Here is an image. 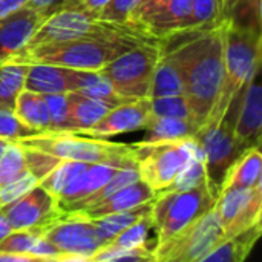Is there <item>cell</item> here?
Returning <instances> with one entry per match:
<instances>
[{"mask_svg": "<svg viewBox=\"0 0 262 262\" xmlns=\"http://www.w3.org/2000/svg\"><path fill=\"white\" fill-rule=\"evenodd\" d=\"M161 52L177 63L192 121L201 127L218 103L224 81V21L183 29L160 38Z\"/></svg>", "mask_w": 262, "mask_h": 262, "instance_id": "1", "label": "cell"}, {"mask_svg": "<svg viewBox=\"0 0 262 262\" xmlns=\"http://www.w3.org/2000/svg\"><path fill=\"white\" fill-rule=\"evenodd\" d=\"M140 35H109V37H86L58 43H45L21 49L14 58L23 63H48L72 69L100 71L109 61L124 54L130 48L143 41H155Z\"/></svg>", "mask_w": 262, "mask_h": 262, "instance_id": "2", "label": "cell"}, {"mask_svg": "<svg viewBox=\"0 0 262 262\" xmlns=\"http://www.w3.org/2000/svg\"><path fill=\"white\" fill-rule=\"evenodd\" d=\"M261 31L224 20V81L218 103L207 121L221 118L230 100L261 68Z\"/></svg>", "mask_w": 262, "mask_h": 262, "instance_id": "3", "label": "cell"}, {"mask_svg": "<svg viewBox=\"0 0 262 262\" xmlns=\"http://www.w3.org/2000/svg\"><path fill=\"white\" fill-rule=\"evenodd\" d=\"M140 180L157 193L164 192L193 157L204 158L196 137L169 141H140L130 144Z\"/></svg>", "mask_w": 262, "mask_h": 262, "instance_id": "4", "label": "cell"}, {"mask_svg": "<svg viewBox=\"0 0 262 262\" xmlns=\"http://www.w3.org/2000/svg\"><path fill=\"white\" fill-rule=\"evenodd\" d=\"M15 143L71 161L127 163L135 160L130 144L112 143L107 141V138L88 137L78 132H41L15 140Z\"/></svg>", "mask_w": 262, "mask_h": 262, "instance_id": "5", "label": "cell"}, {"mask_svg": "<svg viewBox=\"0 0 262 262\" xmlns=\"http://www.w3.org/2000/svg\"><path fill=\"white\" fill-rule=\"evenodd\" d=\"M123 34L154 38L132 25H117L103 21L81 8H61L49 14L40 23V26L23 49L45 43H58L86 37H109Z\"/></svg>", "mask_w": 262, "mask_h": 262, "instance_id": "6", "label": "cell"}, {"mask_svg": "<svg viewBox=\"0 0 262 262\" xmlns=\"http://www.w3.org/2000/svg\"><path fill=\"white\" fill-rule=\"evenodd\" d=\"M207 184L190 190H166L157 195L152 204V221L157 229V244H161L181 229L198 220L215 206Z\"/></svg>", "mask_w": 262, "mask_h": 262, "instance_id": "7", "label": "cell"}, {"mask_svg": "<svg viewBox=\"0 0 262 262\" xmlns=\"http://www.w3.org/2000/svg\"><path fill=\"white\" fill-rule=\"evenodd\" d=\"M160 40L143 41L118 55L98 72L109 80L117 94L124 98H147L157 61L160 58Z\"/></svg>", "mask_w": 262, "mask_h": 262, "instance_id": "8", "label": "cell"}, {"mask_svg": "<svg viewBox=\"0 0 262 262\" xmlns=\"http://www.w3.org/2000/svg\"><path fill=\"white\" fill-rule=\"evenodd\" d=\"M226 239L216 206L154 249L155 261L201 262Z\"/></svg>", "mask_w": 262, "mask_h": 262, "instance_id": "9", "label": "cell"}, {"mask_svg": "<svg viewBox=\"0 0 262 262\" xmlns=\"http://www.w3.org/2000/svg\"><path fill=\"white\" fill-rule=\"evenodd\" d=\"M195 137L204 152L207 187L212 196L218 200L227 172L246 150L236 140L235 124L226 115L204 123Z\"/></svg>", "mask_w": 262, "mask_h": 262, "instance_id": "10", "label": "cell"}, {"mask_svg": "<svg viewBox=\"0 0 262 262\" xmlns=\"http://www.w3.org/2000/svg\"><path fill=\"white\" fill-rule=\"evenodd\" d=\"M43 236L49 239L60 253L78 255L86 258V262H89V258L104 246L94 221L77 213H64L45 229Z\"/></svg>", "mask_w": 262, "mask_h": 262, "instance_id": "11", "label": "cell"}, {"mask_svg": "<svg viewBox=\"0 0 262 262\" xmlns=\"http://www.w3.org/2000/svg\"><path fill=\"white\" fill-rule=\"evenodd\" d=\"M215 206L220 213L226 238L261 223L262 181L255 187L223 190Z\"/></svg>", "mask_w": 262, "mask_h": 262, "instance_id": "12", "label": "cell"}, {"mask_svg": "<svg viewBox=\"0 0 262 262\" xmlns=\"http://www.w3.org/2000/svg\"><path fill=\"white\" fill-rule=\"evenodd\" d=\"M0 209L8 218L12 230L40 229L45 232V229L64 215L58 209L57 200L40 184L34 186L14 203Z\"/></svg>", "mask_w": 262, "mask_h": 262, "instance_id": "13", "label": "cell"}, {"mask_svg": "<svg viewBox=\"0 0 262 262\" xmlns=\"http://www.w3.org/2000/svg\"><path fill=\"white\" fill-rule=\"evenodd\" d=\"M95 74L97 71L72 69L48 63H28L25 89L38 94L78 92L95 77Z\"/></svg>", "mask_w": 262, "mask_h": 262, "instance_id": "14", "label": "cell"}, {"mask_svg": "<svg viewBox=\"0 0 262 262\" xmlns=\"http://www.w3.org/2000/svg\"><path fill=\"white\" fill-rule=\"evenodd\" d=\"M150 117V98H137L112 107L97 124L78 134L95 138H109L118 134L144 129Z\"/></svg>", "mask_w": 262, "mask_h": 262, "instance_id": "15", "label": "cell"}, {"mask_svg": "<svg viewBox=\"0 0 262 262\" xmlns=\"http://www.w3.org/2000/svg\"><path fill=\"white\" fill-rule=\"evenodd\" d=\"M48 15L25 5L0 18V63L14 58L31 40Z\"/></svg>", "mask_w": 262, "mask_h": 262, "instance_id": "16", "label": "cell"}, {"mask_svg": "<svg viewBox=\"0 0 262 262\" xmlns=\"http://www.w3.org/2000/svg\"><path fill=\"white\" fill-rule=\"evenodd\" d=\"M261 68L252 75L246 86L235 121V135L243 150L261 144L262 129V88L259 78Z\"/></svg>", "mask_w": 262, "mask_h": 262, "instance_id": "17", "label": "cell"}, {"mask_svg": "<svg viewBox=\"0 0 262 262\" xmlns=\"http://www.w3.org/2000/svg\"><path fill=\"white\" fill-rule=\"evenodd\" d=\"M132 163H135V160L127 163H91L80 175H77L66 186V189L57 200L58 209L63 213H68L75 203L97 192L117 173L118 169Z\"/></svg>", "mask_w": 262, "mask_h": 262, "instance_id": "18", "label": "cell"}, {"mask_svg": "<svg viewBox=\"0 0 262 262\" xmlns=\"http://www.w3.org/2000/svg\"><path fill=\"white\" fill-rule=\"evenodd\" d=\"M157 195L158 193L155 190H152L144 181L138 180V181L117 190L114 195H111L104 201H101L95 206L86 207L80 212H72V213H77L83 218L97 220V218H101V216H106L111 213H117V212H123V210L137 207L143 203L152 201L157 198Z\"/></svg>", "mask_w": 262, "mask_h": 262, "instance_id": "19", "label": "cell"}, {"mask_svg": "<svg viewBox=\"0 0 262 262\" xmlns=\"http://www.w3.org/2000/svg\"><path fill=\"white\" fill-rule=\"evenodd\" d=\"M192 0H167L144 23L146 32L154 38H163L172 32L184 29L190 15Z\"/></svg>", "mask_w": 262, "mask_h": 262, "instance_id": "20", "label": "cell"}, {"mask_svg": "<svg viewBox=\"0 0 262 262\" xmlns=\"http://www.w3.org/2000/svg\"><path fill=\"white\" fill-rule=\"evenodd\" d=\"M69 104V118L72 123L74 132H83L97 124L115 104L83 95L80 92H68Z\"/></svg>", "mask_w": 262, "mask_h": 262, "instance_id": "21", "label": "cell"}, {"mask_svg": "<svg viewBox=\"0 0 262 262\" xmlns=\"http://www.w3.org/2000/svg\"><path fill=\"white\" fill-rule=\"evenodd\" d=\"M261 232L262 224L258 223L233 236L226 238L210 253H207L201 262H243L261 238Z\"/></svg>", "mask_w": 262, "mask_h": 262, "instance_id": "22", "label": "cell"}, {"mask_svg": "<svg viewBox=\"0 0 262 262\" xmlns=\"http://www.w3.org/2000/svg\"><path fill=\"white\" fill-rule=\"evenodd\" d=\"M261 170L262 158L259 147L255 146L247 149L227 172L223 190L255 187L258 183H261Z\"/></svg>", "mask_w": 262, "mask_h": 262, "instance_id": "23", "label": "cell"}, {"mask_svg": "<svg viewBox=\"0 0 262 262\" xmlns=\"http://www.w3.org/2000/svg\"><path fill=\"white\" fill-rule=\"evenodd\" d=\"M14 114L23 124L40 132H49L51 118L43 94L23 89L15 100Z\"/></svg>", "mask_w": 262, "mask_h": 262, "instance_id": "24", "label": "cell"}, {"mask_svg": "<svg viewBox=\"0 0 262 262\" xmlns=\"http://www.w3.org/2000/svg\"><path fill=\"white\" fill-rule=\"evenodd\" d=\"M183 92H184L183 78H181V72L177 66V63L173 61V58L169 54L161 52L160 58L157 61L155 71H154L149 98L183 95Z\"/></svg>", "mask_w": 262, "mask_h": 262, "instance_id": "25", "label": "cell"}, {"mask_svg": "<svg viewBox=\"0 0 262 262\" xmlns=\"http://www.w3.org/2000/svg\"><path fill=\"white\" fill-rule=\"evenodd\" d=\"M152 204H154V200L143 203L137 207L123 210V212H117V213H111V215L92 220L95 227H97L100 238L103 239V243L104 244L111 243L121 230H124L126 227L132 226L134 223L140 221L141 218L150 215L152 213Z\"/></svg>", "mask_w": 262, "mask_h": 262, "instance_id": "26", "label": "cell"}, {"mask_svg": "<svg viewBox=\"0 0 262 262\" xmlns=\"http://www.w3.org/2000/svg\"><path fill=\"white\" fill-rule=\"evenodd\" d=\"M144 129L147 134L143 141H169L193 137L200 127L190 120L152 115Z\"/></svg>", "mask_w": 262, "mask_h": 262, "instance_id": "27", "label": "cell"}, {"mask_svg": "<svg viewBox=\"0 0 262 262\" xmlns=\"http://www.w3.org/2000/svg\"><path fill=\"white\" fill-rule=\"evenodd\" d=\"M28 63L6 60L0 63V109L12 111L18 94L25 89Z\"/></svg>", "mask_w": 262, "mask_h": 262, "instance_id": "28", "label": "cell"}, {"mask_svg": "<svg viewBox=\"0 0 262 262\" xmlns=\"http://www.w3.org/2000/svg\"><path fill=\"white\" fill-rule=\"evenodd\" d=\"M138 180H140V175H138V167H137V161H135L132 164H127V166L118 169L117 173L103 187H100L97 192H94V193L88 195L86 198L80 200L78 203H75L69 209L68 213L80 212V210H83L86 207L95 206V204L104 201L106 198H109L111 195H114L117 190H120V189H123V187H126V186H129V184H132L135 181H138Z\"/></svg>", "mask_w": 262, "mask_h": 262, "instance_id": "29", "label": "cell"}, {"mask_svg": "<svg viewBox=\"0 0 262 262\" xmlns=\"http://www.w3.org/2000/svg\"><path fill=\"white\" fill-rule=\"evenodd\" d=\"M91 163H83V161H71V160H61L43 180L38 181V184L51 193L55 200L60 198L66 186L77 177L80 175Z\"/></svg>", "mask_w": 262, "mask_h": 262, "instance_id": "30", "label": "cell"}, {"mask_svg": "<svg viewBox=\"0 0 262 262\" xmlns=\"http://www.w3.org/2000/svg\"><path fill=\"white\" fill-rule=\"evenodd\" d=\"M223 21H224V18L221 14L220 0H192L190 15L186 20L184 29L218 26Z\"/></svg>", "mask_w": 262, "mask_h": 262, "instance_id": "31", "label": "cell"}, {"mask_svg": "<svg viewBox=\"0 0 262 262\" xmlns=\"http://www.w3.org/2000/svg\"><path fill=\"white\" fill-rule=\"evenodd\" d=\"M117 261H155V253L152 249L137 247L124 249L114 246L111 243L101 246L91 258L89 262H117Z\"/></svg>", "mask_w": 262, "mask_h": 262, "instance_id": "32", "label": "cell"}, {"mask_svg": "<svg viewBox=\"0 0 262 262\" xmlns=\"http://www.w3.org/2000/svg\"><path fill=\"white\" fill-rule=\"evenodd\" d=\"M152 227H154V221H152V213H150V215L141 218L140 221L134 223L132 226L126 227L124 230H121L111 241V244L124 247V249H137V247L152 249V247H149V232Z\"/></svg>", "mask_w": 262, "mask_h": 262, "instance_id": "33", "label": "cell"}, {"mask_svg": "<svg viewBox=\"0 0 262 262\" xmlns=\"http://www.w3.org/2000/svg\"><path fill=\"white\" fill-rule=\"evenodd\" d=\"M43 95L51 118L49 132H74L69 118V104H68L66 94L57 92V94H43Z\"/></svg>", "mask_w": 262, "mask_h": 262, "instance_id": "34", "label": "cell"}, {"mask_svg": "<svg viewBox=\"0 0 262 262\" xmlns=\"http://www.w3.org/2000/svg\"><path fill=\"white\" fill-rule=\"evenodd\" d=\"M23 170H26L23 147L15 141H9L0 155V186L14 180Z\"/></svg>", "mask_w": 262, "mask_h": 262, "instance_id": "35", "label": "cell"}, {"mask_svg": "<svg viewBox=\"0 0 262 262\" xmlns=\"http://www.w3.org/2000/svg\"><path fill=\"white\" fill-rule=\"evenodd\" d=\"M203 184H207L204 158L193 157L166 190H190Z\"/></svg>", "mask_w": 262, "mask_h": 262, "instance_id": "36", "label": "cell"}, {"mask_svg": "<svg viewBox=\"0 0 262 262\" xmlns=\"http://www.w3.org/2000/svg\"><path fill=\"white\" fill-rule=\"evenodd\" d=\"M150 112L155 117H170V118H183L192 121L189 104L184 95L150 98Z\"/></svg>", "mask_w": 262, "mask_h": 262, "instance_id": "37", "label": "cell"}, {"mask_svg": "<svg viewBox=\"0 0 262 262\" xmlns=\"http://www.w3.org/2000/svg\"><path fill=\"white\" fill-rule=\"evenodd\" d=\"M227 20L243 28L261 31V0H236Z\"/></svg>", "mask_w": 262, "mask_h": 262, "instance_id": "38", "label": "cell"}, {"mask_svg": "<svg viewBox=\"0 0 262 262\" xmlns=\"http://www.w3.org/2000/svg\"><path fill=\"white\" fill-rule=\"evenodd\" d=\"M43 235L40 229L12 230L0 241V252L11 253H31L37 239ZM32 255V253H31Z\"/></svg>", "mask_w": 262, "mask_h": 262, "instance_id": "39", "label": "cell"}, {"mask_svg": "<svg viewBox=\"0 0 262 262\" xmlns=\"http://www.w3.org/2000/svg\"><path fill=\"white\" fill-rule=\"evenodd\" d=\"M37 184H38V180L28 169L23 170L14 180L0 186V207H5V206L14 203L17 198L25 195L28 190H31Z\"/></svg>", "mask_w": 262, "mask_h": 262, "instance_id": "40", "label": "cell"}, {"mask_svg": "<svg viewBox=\"0 0 262 262\" xmlns=\"http://www.w3.org/2000/svg\"><path fill=\"white\" fill-rule=\"evenodd\" d=\"M78 92L83 94V95L92 97V98H98V100L109 101V103H112L115 106L123 104L126 101H130L129 98H124L120 94H117L115 89L112 88V84L109 83V80L106 77H103L98 71H97L95 77L84 88H81Z\"/></svg>", "mask_w": 262, "mask_h": 262, "instance_id": "41", "label": "cell"}, {"mask_svg": "<svg viewBox=\"0 0 262 262\" xmlns=\"http://www.w3.org/2000/svg\"><path fill=\"white\" fill-rule=\"evenodd\" d=\"M38 134L41 132L23 124L12 111L0 109V138L8 140V141H15L20 138L38 135Z\"/></svg>", "mask_w": 262, "mask_h": 262, "instance_id": "42", "label": "cell"}, {"mask_svg": "<svg viewBox=\"0 0 262 262\" xmlns=\"http://www.w3.org/2000/svg\"><path fill=\"white\" fill-rule=\"evenodd\" d=\"M23 154H25L26 169L38 181L43 180L61 161L60 158H55V157H52L49 154H45V152L37 150V149H32V147H23Z\"/></svg>", "mask_w": 262, "mask_h": 262, "instance_id": "43", "label": "cell"}, {"mask_svg": "<svg viewBox=\"0 0 262 262\" xmlns=\"http://www.w3.org/2000/svg\"><path fill=\"white\" fill-rule=\"evenodd\" d=\"M137 3H138V0H109L95 14V17L103 20V21H109V23L130 25L129 17H130V12L134 11Z\"/></svg>", "mask_w": 262, "mask_h": 262, "instance_id": "44", "label": "cell"}, {"mask_svg": "<svg viewBox=\"0 0 262 262\" xmlns=\"http://www.w3.org/2000/svg\"><path fill=\"white\" fill-rule=\"evenodd\" d=\"M167 0H138V3L135 5L134 11L130 12V17H129V23L135 28H140L141 31L146 32L144 29V23L146 20L154 14L157 12ZM147 34V32H146Z\"/></svg>", "mask_w": 262, "mask_h": 262, "instance_id": "45", "label": "cell"}, {"mask_svg": "<svg viewBox=\"0 0 262 262\" xmlns=\"http://www.w3.org/2000/svg\"><path fill=\"white\" fill-rule=\"evenodd\" d=\"M63 3H64V0H29L26 5L40 11L45 15H49L54 11L60 9L63 6Z\"/></svg>", "mask_w": 262, "mask_h": 262, "instance_id": "46", "label": "cell"}, {"mask_svg": "<svg viewBox=\"0 0 262 262\" xmlns=\"http://www.w3.org/2000/svg\"><path fill=\"white\" fill-rule=\"evenodd\" d=\"M0 261L2 262H32L40 261L38 256L31 253H11V252H0Z\"/></svg>", "mask_w": 262, "mask_h": 262, "instance_id": "47", "label": "cell"}, {"mask_svg": "<svg viewBox=\"0 0 262 262\" xmlns=\"http://www.w3.org/2000/svg\"><path fill=\"white\" fill-rule=\"evenodd\" d=\"M29 0H0V18L23 8Z\"/></svg>", "mask_w": 262, "mask_h": 262, "instance_id": "48", "label": "cell"}, {"mask_svg": "<svg viewBox=\"0 0 262 262\" xmlns=\"http://www.w3.org/2000/svg\"><path fill=\"white\" fill-rule=\"evenodd\" d=\"M11 232H12V227H11L8 218L5 216L3 210L0 209V241H2L6 235H9Z\"/></svg>", "mask_w": 262, "mask_h": 262, "instance_id": "49", "label": "cell"}, {"mask_svg": "<svg viewBox=\"0 0 262 262\" xmlns=\"http://www.w3.org/2000/svg\"><path fill=\"white\" fill-rule=\"evenodd\" d=\"M236 0H220V5H221V14H223V18L227 20L233 6H235Z\"/></svg>", "mask_w": 262, "mask_h": 262, "instance_id": "50", "label": "cell"}, {"mask_svg": "<svg viewBox=\"0 0 262 262\" xmlns=\"http://www.w3.org/2000/svg\"><path fill=\"white\" fill-rule=\"evenodd\" d=\"M78 5H80V0H64L61 8H78Z\"/></svg>", "mask_w": 262, "mask_h": 262, "instance_id": "51", "label": "cell"}, {"mask_svg": "<svg viewBox=\"0 0 262 262\" xmlns=\"http://www.w3.org/2000/svg\"><path fill=\"white\" fill-rule=\"evenodd\" d=\"M9 141L8 140H3V138H0V155H2V152L5 150V147H6V144H8Z\"/></svg>", "mask_w": 262, "mask_h": 262, "instance_id": "52", "label": "cell"}]
</instances>
